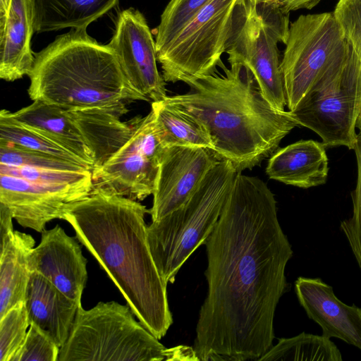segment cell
<instances>
[{
  "mask_svg": "<svg viewBox=\"0 0 361 361\" xmlns=\"http://www.w3.org/2000/svg\"><path fill=\"white\" fill-rule=\"evenodd\" d=\"M204 245L208 290L196 326V355L257 360L272 346L275 311L288 288L286 268L293 254L263 180L237 173Z\"/></svg>",
  "mask_w": 361,
  "mask_h": 361,
  "instance_id": "cell-1",
  "label": "cell"
},
{
  "mask_svg": "<svg viewBox=\"0 0 361 361\" xmlns=\"http://www.w3.org/2000/svg\"><path fill=\"white\" fill-rule=\"evenodd\" d=\"M138 201L93 189L68 207L61 219L98 261L119 289L139 322L159 340L173 323L167 284L161 279L147 242L145 215Z\"/></svg>",
  "mask_w": 361,
  "mask_h": 361,
  "instance_id": "cell-2",
  "label": "cell"
},
{
  "mask_svg": "<svg viewBox=\"0 0 361 361\" xmlns=\"http://www.w3.org/2000/svg\"><path fill=\"white\" fill-rule=\"evenodd\" d=\"M230 66L222 63L224 75L200 78L188 84L189 92L163 102L198 123L219 158L231 162L239 173L271 157L299 124L291 111L269 104L247 67Z\"/></svg>",
  "mask_w": 361,
  "mask_h": 361,
  "instance_id": "cell-3",
  "label": "cell"
},
{
  "mask_svg": "<svg viewBox=\"0 0 361 361\" xmlns=\"http://www.w3.org/2000/svg\"><path fill=\"white\" fill-rule=\"evenodd\" d=\"M35 57L27 90L32 101L68 111L149 102L131 85L114 50L87 28L57 36Z\"/></svg>",
  "mask_w": 361,
  "mask_h": 361,
  "instance_id": "cell-4",
  "label": "cell"
},
{
  "mask_svg": "<svg viewBox=\"0 0 361 361\" xmlns=\"http://www.w3.org/2000/svg\"><path fill=\"white\" fill-rule=\"evenodd\" d=\"M237 173L231 162L219 160L184 204L147 226L150 252L165 283L174 281L185 262L206 242L221 214Z\"/></svg>",
  "mask_w": 361,
  "mask_h": 361,
  "instance_id": "cell-5",
  "label": "cell"
},
{
  "mask_svg": "<svg viewBox=\"0 0 361 361\" xmlns=\"http://www.w3.org/2000/svg\"><path fill=\"white\" fill-rule=\"evenodd\" d=\"M134 315L116 301L80 307L58 361L166 360L168 349Z\"/></svg>",
  "mask_w": 361,
  "mask_h": 361,
  "instance_id": "cell-6",
  "label": "cell"
},
{
  "mask_svg": "<svg viewBox=\"0 0 361 361\" xmlns=\"http://www.w3.org/2000/svg\"><path fill=\"white\" fill-rule=\"evenodd\" d=\"M289 13L276 4L255 5L239 0L226 44L229 63L247 67L269 104L283 111L286 98L278 43L286 44Z\"/></svg>",
  "mask_w": 361,
  "mask_h": 361,
  "instance_id": "cell-7",
  "label": "cell"
},
{
  "mask_svg": "<svg viewBox=\"0 0 361 361\" xmlns=\"http://www.w3.org/2000/svg\"><path fill=\"white\" fill-rule=\"evenodd\" d=\"M292 113L299 126L317 134L326 147L354 149L361 133V60L350 46L317 80Z\"/></svg>",
  "mask_w": 361,
  "mask_h": 361,
  "instance_id": "cell-8",
  "label": "cell"
},
{
  "mask_svg": "<svg viewBox=\"0 0 361 361\" xmlns=\"http://www.w3.org/2000/svg\"><path fill=\"white\" fill-rule=\"evenodd\" d=\"M281 71L293 111L327 68L349 49L333 13L300 15L290 24Z\"/></svg>",
  "mask_w": 361,
  "mask_h": 361,
  "instance_id": "cell-9",
  "label": "cell"
},
{
  "mask_svg": "<svg viewBox=\"0 0 361 361\" xmlns=\"http://www.w3.org/2000/svg\"><path fill=\"white\" fill-rule=\"evenodd\" d=\"M239 0H211L167 47L157 54L166 82L186 84L216 73L226 51Z\"/></svg>",
  "mask_w": 361,
  "mask_h": 361,
  "instance_id": "cell-10",
  "label": "cell"
},
{
  "mask_svg": "<svg viewBox=\"0 0 361 361\" xmlns=\"http://www.w3.org/2000/svg\"><path fill=\"white\" fill-rule=\"evenodd\" d=\"M166 148L151 109L138 117L128 141L102 167L92 171L93 189L143 200L153 194Z\"/></svg>",
  "mask_w": 361,
  "mask_h": 361,
  "instance_id": "cell-11",
  "label": "cell"
},
{
  "mask_svg": "<svg viewBox=\"0 0 361 361\" xmlns=\"http://www.w3.org/2000/svg\"><path fill=\"white\" fill-rule=\"evenodd\" d=\"M92 190V177L73 183H48L0 173V202L20 226L37 232L42 233L48 222L61 219L66 207Z\"/></svg>",
  "mask_w": 361,
  "mask_h": 361,
  "instance_id": "cell-12",
  "label": "cell"
},
{
  "mask_svg": "<svg viewBox=\"0 0 361 361\" xmlns=\"http://www.w3.org/2000/svg\"><path fill=\"white\" fill-rule=\"evenodd\" d=\"M108 45L131 85L149 102L167 97L166 81L157 68L155 39L140 11L129 8L119 13Z\"/></svg>",
  "mask_w": 361,
  "mask_h": 361,
  "instance_id": "cell-13",
  "label": "cell"
},
{
  "mask_svg": "<svg viewBox=\"0 0 361 361\" xmlns=\"http://www.w3.org/2000/svg\"><path fill=\"white\" fill-rule=\"evenodd\" d=\"M220 159L212 149L172 146L159 163L148 213L158 221L184 204L197 191L209 171Z\"/></svg>",
  "mask_w": 361,
  "mask_h": 361,
  "instance_id": "cell-14",
  "label": "cell"
},
{
  "mask_svg": "<svg viewBox=\"0 0 361 361\" xmlns=\"http://www.w3.org/2000/svg\"><path fill=\"white\" fill-rule=\"evenodd\" d=\"M87 262L76 239L59 225L42 232L39 244L28 258L30 271L42 274L80 305L87 279Z\"/></svg>",
  "mask_w": 361,
  "mask_h": 361,
  "instance_id": "cell-15",
  "label": "cell"
},
{
  "mask_svg": "<svg viewBox=\"0 0 361 361\" xmlns=\"http://www.w3.org/2000/svg\"><path fill=\"white\" fill-rule=\"evenodd\" d=\"M295 291L309 319L324 336L338 338L361 351V307L340 300L333 287L319 278L299 277Z\"/></svg>",
  "mask_w": 361,
  "mask_h": 361,
  "instance_id": "cell-16",
  "label": "cell"
},
{
  "mask_svg": "<svg viewBox=\"0 0 361 361\" xmlns=\"http://www.w3.org/2000/svg\"><path fill=\"white\" fill-rule=\"evenodd\" d=\"M24 302L30 325L37 326L61 348L70 336L81 305L35 271L30 273Z\"/></svg>",
  "mask_w": 361,
  "mask_h": 361,
  "instance_id": "cell-17",
  "label": "cell"
},
{
  "mask_svg": "<svg viewBox=\"0 0 361 361\" xmlns=\"http://www.w3.org/2000/svg\"><path fill=\"white\" fill-rule=\"evenodd\" d=\"M127 104L68 110L93 154L91 171L102 167L133 135L138 117L129 122L121 120L128 111Z\"/></svg>",
  "mask_w": 361,
  "mask_h": 361,
  "instance_id": "cell-18",
  "label": "cell"
},
{
  "mask_svg": "<svg viewBox=\"0 0 361 361\" xmlns=\"http://www.w3.org/2000/svg\"><path fill=\"white\" fill-rule=\"evenodd\" d=\"M266 173L271 179L301 188L323 185L329 174L326 147L302 140L279 148L270 157Z\"/></svg>",
  "mask_w": 361,
  "mask_h": 361,
  "instance_id": "cell-19",
  "label": "cell"
},
{
  "mask_svg": "<svg viewBox=\"0 0 361 361\" xmlns=\"http://www.w3.org/2000/svg\"><path fill=\"white\" fill-rule=\"evenodd\" d=\"M32 0H12L8 17L0 25V78L13 82L29 75L35 54L31 49L34 34Z\"/></svg>",
  "mask_w": 361,
  "mask_h": 361,
  "instance_id": "cell-20",
  "label": "cell"
},
{
  "mask_svg": "<svg viewBox=\"0 0 361 361\" xmlns=\"http://www.w3.org/2000/svg\"><path fill=\"white\" fill-rule=\"evenodd\" d=\"M12 115L20 123L82 159L92 170L93 154L68 110L35 100Z\"/></svg>",
  "mask_w": 361,
  "mask_h": 361,
  "instance_id": "cell-21",
  "label": "cell"
},
{
  "mask_svg": "<svg viewBox=\"0 0 361 361\" xmlns=\"http://www.w3.org/2000/svg\"><path fill=\"white\" fill-rule=\"evenodd\" d=\"M35 243L31 235L18 231L0 240V318L25 301L28 258Z\"/></svg>",
  "mask_w": 361,
  "mask_h": 361,
  "instance_id": "cell-22",
  "label": "cell"
},
{
  "mask_svg": "<svg viewBox=\"0 0 361 361\" xmlns=\"http://www.w3.org/2000/svg\"><path fill=\"white\" fill-rule=\"evenodd\" d=\"M119 0H32L35 32L87 27Z\"/></svg>",
  "mask_w": 361,
  "mask_h": 361,
  "instance_id": "cell-23",
  "label": "cell"
},
{
  "mask_svg": "<svg viewBox=\"0 0 361 361\" xmlns=\"http://www.w3.org/2000/svg\"><path fill=\"white\" fill-rule=\"evenodd\" d=\"M259 361H342L336 344L323 335L302 332L290 338L279 339Z\"/></svg>",
  "mask_w": 361,
  "mask_h": 361,
  "instance_id": "cell-24",
  "label": "cell"
},
{
  "mask_svg": "<svg viewBox=\"0 0 361 361\" xmlns=\"http://www.w3.org/2000/svg\"><path fill=\"white\" fill-rule=\"evenodd\" d=\"M161 140L166 147H197L214 150L205 130L195 121L169 106L163 101L152 102Z\"/></svg>",
  "mask_w": 361,
  "mask_h": 361,
  "instance_id": "cell-25",
  "label": "cell"
},
{
  "mask_svg": "<svg viewBox=\"0 0 361 361\" xmlns=\"http://www.w3.org/2000/svg\"><path fill=\"white\" fill-rule=\"evenodd\" d=\"M0 144L51 155L91 170L82 159L20 123L13 118L12 112L6 109L0 112Z\"/></svg>",
  "mask_w": 361,
  "mask_h": 361,
  "instance_id": "cell-26",
  "label": "cell"
},
{
  "mask_svg": "<svg viewBox=\"0 0 361 361\" xmlns=\"http://www.w3.org/2000/svg\"><path fill=\"white\" fill-rule=\"evenodd\" d=\"M211 0H171L155 29L157 54L161 53Z\"/></svg>",
  "mask_w": 361,
  "mask_h": 361,
  "instance_id": "cell-27",
  "label": "cell"
},
{
  "mask_svg": "<svg viewBox=\"0 0 361 361\" xmlns=\"http://www.w3.org/2000/svg\"><path fill=\"white\" fill-rule=\"evenodd\" d=\"M0 165L61 171L90 170L51 155L4 144H0Z\"/></svg>",
  "mask_w": 361,
  "mask_h": 361,
  "instance_id": "cell-28",
  "label": "cell"
},
{
  "mask_svg": "<svg viewBox=\"0 0 361 361\" xmlns=\"http://www.w3.org/2000/svg\"><path fill=\"white\" fill-rule=\"evenodd\" d=\"M30 326L25 302L19 303L0 318V361H11L23 345Z\"/></svg>",
  "mask_w": 361,
  "mask_h": 361,
  "instance_id": "cell-29",
  "label": "cell"
},
{
  "mask_svg": "<svg viewBox=\"0 0 361 361\" xmlns=\"http://www.w3.org/2000/svg\"><path fill=\"white\" fill-rule=\"evenodd\" d=\"M333 15L344 38L361 60V0H338Z\"/></svg>",
  "mask_w": 361,
  "mask_h": 361,
  "instance_id": "cell-30",
  "label": "cell"
},
{
  "mask_svg": "<svg viewBox=\"0 0 361 361\" xmlns=\"http://www.w3.org/2000/svg\"><path fill=\"white\" fill-rule=\"evenodd\" d=\"M60 348L35 325H30L25 341L11 361H58Z\"/></svg>",
  "mask_w": 361,
  "mask_h": 361,
  "instance_id": "cell-31",
  "label": "cell"
},
{
  "mask_svg": "<svg viewBox=\"0 0 361 361\" xmlns=\"http://www.w3.org/2000/svg\"><path fill=\"white\" fill-rule=\"evenodd\" d=\"M0 173L12 175L30 181L48 183H73L92 177L91 170L61 171L0 165Z\"/></svg>",
  "mask_w": 361,
  "mask_h": 361,
  "instance_id": "cell-32",
  "label": "cell"
},
{
  "mask_svg": "<svg viewBox=\"0 0 361 361\" xmlns=\"http://www.w3.org/2000/svg\"><path fill=\"white\" fill-rule=\"evenodd\" d=\"M340 229L361 270V206L353 207L352 215L341 221Z\"/></svg>",
  "mask_w": 361,
  "mask_h": 361,
  "instance_id": "cell-33",
  "label": "cell"
},
{
  "mask_svg": "<svg viewBox=\"0 0 361 361\" xmlns=\"http://www.w3.org/2000/svg\"><path fill=\"white\" fill-rule=\"evenodd\" d=\"M321 0H278L277 5L285 13H289L292 11L298 9H312L317 6Z\"/></svg>",
  "mask_w": 361,
  "mask_h": 361,
  "instance_id": "cell-34",
  "label": "cell"
},
{
  "mask_svg": "<svg viewBox=\"0 0 361 361\" xmlns=\"http://www.w3.org/2000/svg\"><path fill=\"white\" fill-rule=\"evenodd\" d=\"M13 219L9 208L0 202V240L4 239L13 231L12 219Z\"/></svg>",
  "mask_w": 361,
  "mask_h": 361,
  "instance_id": "cell-35",
  "label": "cell"
},
{
  "mask_svg": "<svg viewBox=\"0 0 361 361\" xmlns=\"http://www.w3.org/2000/svg\"><path fill=\"white\" fill-rule=\"evenodd\" d=\"M199 360L194 349L187 346H177L168 349V356L166 360Z\"/></svg>",
  "mask_w": 361,
  "mask_h": 361,
  "instance_id": "cell-36",
  "label": "cell"
},
{
  "mask_svg": "<svg viewBox=\"0 0 361 361\" xmlns=\"http://www.w3.org/2000/svg\"><path fill=\"white\" fill-rule=\"evenodd\" d=\"M12 0H0V25H2L6 21Z\"/></svg>",
  "mask_w": 361,
  "mask_h": 361,
  "instance_id": "cell-37",
  "label": "cell"
},
{
  "mask_svg": "<svg viewBox=\"0 0 361 361\" xmlns=\"http://www.w3.org/2000/svg\"><path fill=\"white\" fill-rule=\"evenodd\" d=\"M253 4L259 5V4H276L278 0H247Z\"/></svg>",
  "mask_w": 361,
  "mask_h": 361,
  "instance_id": "cell-38",
  "label": "cell"
}]
</instances>
